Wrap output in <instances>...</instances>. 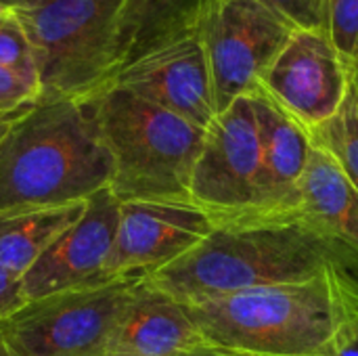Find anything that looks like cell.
Returning a JSON list of instances; mask_svg holds the SVG:
<instances>
[{
	"label": "cell",
	"mask_w": 358,
	"mask_h": 356,
	"mask_svg": "<svg viewBox=\"0 0 358 356\" xmlns=\"http://www.w3.org/2000/svg\"><path fill=\"white\" fill-rule=\"evenodd\" d=\"M185 308L206 342L252 356H340L358 340V279L346 266Z\"/></svg>",
	"instance_id": "6da1fadb"
},
{
	"label": "cell",
	"mask_w": 358,
	"mask_h": 356,
	"mask_svg": "<svg viewBox=\"0 0 358 356\" xmlns=\"http://www.w3.org/2000/svg\"><path fill=\"white\" fill-rule=\"evenodd\" d=\"M329 266L358 264L306 216L220 225L187 254L145 277L182 306L254 287L294 283Z\"/></svg>",
	"instance_id": "7a4b0ae2"
},
{
	"label": "cell",
	"mask_w": 358,
	"mask_h": 356,
	"mask_svg": "<svg viewBox=\"0 0 358 356\" xmlns=\"http://www.w3.org/2000/svg\"><path fill=\"white\" fill-rule=\"evenodd\" d=\"M109 180L90 101H38L0 138V212L82 204Z\"/></svg>",
	"instance_id": "3957f363"
},
{
	"label": "cell",
	"mask_w": 358,
	"mask_h": 356,
	"mask_svg": "<svg viewBox=\"0 0 358 356\" xmlns=\"http://www.w3.org/2000/svg\"><path fill=\"white\" fill-rule=\"evenodd\" d=\"M90 105L111 157L109 191L120 204L191 201L203 128L117 86L105 88Z\"/></svg>",
	"instance_id": "277c9868"
},
{
	"label": "cell",
	"mask_w": 358,
	"mask_h": 356,
	"mask_svg": "<svg viewBox=\"0 0 358 356\" xmlns=\"http://www.w3.org/2000/svg\"><path fill=\"white\" fill-rule=\"evenodd\" d=\"M122 4L124 0H34L10 8L31 44L40 101L86 103L111 86Z\"/></svg>",
	"instance_id": "5b68a950"
},
{
	"label": "cell",
	"mask_w": 358,
	"mask_h": 356,
	"mask_svg": "<svg viewBox=\"0 0 358 356\" xmlns=\"http://www.w3.org/2000/svg\"><path fill=\"white\" fill-rule=\"evenodd\" d=\"M136 281H113L31 300L0 323V336L15 356H105Z\"/></svg>",
	"instance_id": "8992f818"
},
{
	"label": "cell",
	"mask_w": 358,
	"mask_h": 356,
	"mask_svg": "<svg viewBox=\"0 0 358 356\" xmlns=\"http://www.w3.org/2000/svg\"><path fill=\"white\" fill-rule=\"evenodd\" d=\"M195 25L210 65L216 113L250 97L300 29L258 0H212Z\"/></svg>",
	"instance_id": "52a82bcc"
},
{
	"label": "cell",
	"mask_w": 358,
	"mask_h": 356,
	"mask_svg": "<svg viewBox=\"0 0 358 356\" xmlns=\"http://www.w3.org/2000/svg\"><path fill=\"white\" fill-rule=\"evenodd\" d=\"M262 149L252 97H241L218 111L206 128L203 147L193 168L189 197L214 227L248 216L254 208Z\"/></svg>",
	"instance_id": "ba28073f"
},
{
	"label": "cell",
	"mask_w": 358,
	"mask_h": 356,
	"mask_svg": "<svg viewBox=\"0 0 358 356\" xmlns=\"http://www.w3.org/2000/svg\"><path fill=\"white\" fill-rule=\"evenodd\" d=\"M352 80L355 65L325 31L296 29L256 90L313 132L340 111Z\"/></svg>",
	"instance_id": "9c48e42d"
},
{
	"label": "cell",
	"mask_w": 358,
	"mask_h": 356,
	"mask_svg": "<svg viewBox=\"0 0 358 356\" xmlns=\"http://www.w3.org/2000/svg\"><path fill=\"white\" fill-rule=\"evenodd\" d=\"M111 86L155 103L203 130L216 115L210 65L195 23L124 63Z\"/></svg>",
	"instance_id": "30bf717a"
},
{
	"label": "cell",
	"mask_w": 358,
	"mask_h": 356,
	"mask_svg": "<svg viewBox=\"0 0 358 356\" xmlns=\"http://www.w3.org/2000/svg\"><path fill=\"white\" fill-rule=\"evenodd\" d=\"M212 231V218L191 201L120 204L107 275L111 281L145 279L187 254Z\"/></svg>",
	"instance_id": "8fae6325"
},
{
	"label": "cell",
	"mask_w": 358,
	"mask_h": 356,
	"mask_svg": "<svg viewBox=\"0 0 358 356\" xmlns=\"http://www.w3.org/2000/svg\"><path fill=\"white\" fill-rule=\"evenodd\" d=\"M120 201L109 187L86 199V210L25 273V300L113 283L107 264L115 243Z\"/></svg>",
	"instance_id": "7c38bea8"
},
{
	"label": "cell",
	"mask_w": 358,
	"mask_h": 356,
	"mask_svg": "<svg viewBox=\"0 0 358 356\" xmlns=\"http://www.w3.org/2000/svg\"><path fill=\"white\" fill-rule=\"evenodd\" d=\"M250 97L262 149L258 193L252 212L227 225L302 218L300 180L315 147L310 132L262 92L256 90Z\"/></svg>",
	"instance_id": "4fadbf2b"
},
{
	"label": "cell",
	"mask_w": 358,
	"mask_h": 356,
	"mask_svg": "<svg viewBox=\"0 0 358 356\" xmlns=\"http://www.w3.org/2000/svg\"><path fill=\"white\" fill-rule=\"evenodd\" d=\"M203 342L180 302L138 279L117 317L105 356H178Z\"/></svg>",
	"instance_id": "5bb4252c"
},
{
	"label": "cell",
	"mask_w": 358,
	"mask_h": 356,
	"mask_svg": "<svg viewBox=\"0 0 358 356\" xmlns=\"http://www.w3.org/2000/svg\"><path fill=\"white\" fill-rule=\"evenodd\" d=\"M300 201L304 216L358 264V191L323 147L315 145L310 151L300 180Z\"/></svg>",
	"instance_id": "9a60e30c"
},
{
	"label": "cell",
	"mask_w": 358,
	"mask_h": 356,
	"mask_svg": "<svg viewBox=\"0 0 358 356\" xmlns=\"http://www.w3.org/2000/svg\"><path fill=\"white\" fill-rule=\"evenodd\" d=\"M84 210L86 201L0 212V266L23 279Z\"/></svg>",
	"instance_id": "2e32d148"
},
{
	"label": "cell",
	"mask_w": 358,
	"mask_h": 356,
	"mask_svg": "<svg viewBox=\"0 0 358 356\" xmlns=\"http://www.w3.org/2000/svg\"><path fill=\"white\" fill-rule=\"evenodd\" d=\"M210 2L212 0H124L115 27L117 69L159 40L193 25Z\"/></svg>",
	"instance_id": "e0dca14e"
},
{
	"label": "cell",
	"mask_w": 358,
	"mask_h": 356,
	"mask_svg": "<svg viewBox=\"0 0 358 356\" xmlns=\"http://www.w3.org/2000/svg\"><path fill=\"white\" fill-rule=\"evenodd\" d=\"M310 138L317 147H323L336 157L358 191V88L355 80L340 111L329 122L315 128Z\"/></svg>",
	"instance_id": "ac0fdd59"
},
{
	"label": "cell",
	"mask_w": 358,
	"mask_h": 356,
	"mask_svg": "<svg viewBox=\"0 0 358 356\" xmlns=\"http://www.w3.org/2000/svg\"><path fill=\"white\" fill-rule=\"evenodd\" d=\"M0 67L36 76V63L29 38L10 8H0Z\"/></svg>",
	"instance_id": "d6986e66"
},
{
	"label": "cell",
	"mask_w": 358,
	"mask_h": 356,
	"mask_svg": "<svg viewBox=\"0 0 358 356\" xmlns=\"http://www.w3.org/2000/svg\"><path fill=\"white\" fill-rule=\"evenodd\" d=\"M325 34L352 65L358 63V0H325Z\"/></svg>",
	"instance_id": "ffe728a7"
},
{
	"label": "cell",
	"mask_w": 358,
	"mask_h": 356,
	"mask_svg": "<svg viewBox=\"0 0 358 356\" xmlns=\"http://www.w3.org/2000/svg\"><path fill=\"white\" fill-rule=\"evenodd\" d=\"M40 101V84L34 76L0 67V118H17Z\"/></svg>",
	"instance_id": "44dd1931"
},
{
	"label": "cell",
	"mask_w": 358,
	"mask_h": 356,
	"mask_svg": "<svg viewBox=\"0 0 358 356\" xmlns=\"http://www.w3.org/2000/svg\"><path fill=\"white\" fill-rule=\"evenodd\" d=\"M300 29L325 31V0H258Z\"/></svg>",
	"instance_id": "7402d4cb"
},
{
	"label": "cell",
	"mask_w": 358,
	"mask_h": 356,
	"mask_svg": "<svg viewBox=\"0 0 358 356\" xmlns=\"http://www.w3.org/2000/svg\"><path fill=\"white\" fill-rule=\"evenodd\" d=\"M27 304L23 292V279L15 273L0 266V323L15 315L19 308Z\"/></svg>",
	"instance_id": "603a6c76"
},
{
	"label": "cell",
	"mask_w": 358,
	"mask_h": 356,
	"mask_svg": "<svg viewBox=\"0 0 358 356\" xmlns=\"http://www.w3.org/2000/svg\"><path fill=\"white\" fill-rule=\"evenodd\" d=\"M178 356H252L245 355V353H239V350H231V348H222V346H216V344H210V342H203L201 346L189 350V353H182Z\"/></svg>",
	"instance_id": "cb8c5ba5"
},
{
	"label": "cell",
	"mask_w": 358,
	"mask_h": 356,
	"mask_svg": "<svg viewBox=\"0 0 358 356\" xmlns=\"http://www.w3.org/2000/svg\"><path fill=\"white\" fill-rule=\"evenodd\" d=\"M27 2H34V0H0V8H17Z\"/></svg>",
	"instance_id": "d4e9b609"
},
{
	"label": "cell",
	"mask_w": 358,
	"mask_h": 356,
	"mask_svg": "<svg viewBox=\"0 0 358 356\" xmlns=\"http://www.w3.org/2000/svg\"><path fill=\"white\" fill-rule=\"evenodd\" d=\"M15 118H0V138L4 136V132L8 130V126H10V122H13Z\"/></svg>",
	"instance_id": "484cf974"
},
{
	"label": "cell",
	"mask_w": 358,
	"mask_h": 356,
	"mask_svg": "<svg viewBox=\"0 0 358 356\" xmlns=\"http://www.w3.org/2000/svg\"><path fill=\"white\" fill-rule=\"evenodd\" d=\"M340 356H358V340L352 344V346H348V348H346V350H344Z\"/></svg>",
	"instance_id": "4316f807"
},
{
	"label": "cell",
	"mask_w": 358,
	"mask_h": 356,
	"mask_svg": "<svg viewBox=\"0 0 358 356\" xmlns=\"http://www.w3.org/2000/svg\"><path fill=\"white\" fill-rule=\"evenodd\" d=\"M0 356H15L10 350H8V346L4 344V340H2V336H0Z\"/></svg>",
	"instance_id": "83f0119b"
},
{
	"label": "cell",
	"mask_w": 358,
	"mask_h": 356,
	"mask_svg": "<svg viewBox=\"0 0 358 356\" xmlns=\"http://www.w3.org/2000/svg\"><path fill=\"white\" fill-rule=\"evenodd\" d=\"M355 82H357V88H358V63L355 65Z\"/></svg>",
	"instance_id": "f1b7e54d"
}]
</instances>
